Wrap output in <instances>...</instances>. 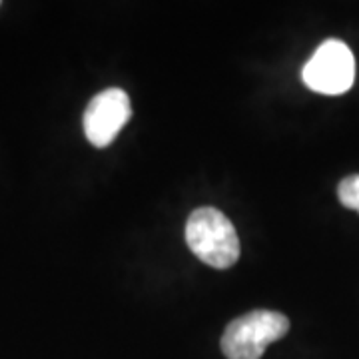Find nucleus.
<instances>
[{
  "label": "nucleus",
  "instance_id": "3",
  "mask_svg": "<svg viewBox=\"0 0 359 359\" xmlns=\"http://www.w3.org/2000/svg\"><path fill=\"white\" fill-rule=\"evenodd\" d=\"M302 78L309 90L320 94L337 96L347 92L355 80V60L349 46L341 40H325L304 66Z\"/></svg>",
  "mask_w": 359,
  "mask_h": 359
},
{
  "label": "nucleus",
  "instance_id": "4",
  "mask_svg": "<svg viewBox=\"0 0 359 359\" xmlns=\"http://www.w3.org/2000/svg\"><path fill=\"white\" fill-rule=\"evenodd\" d=\"M132 116L128 94L122 88H106L96 94L84 112V134L92 146L106 148L116 140L118 132L128 124Z\"/></svg>",
  "mask_w": 359,
  "mask_h": 359
},
{
  "label": "nucleus",
  "instance_id": "1",
  "mask_svg": "<svg viewBox=\"0 0 359 359\" xmlns=\"http://www.w3.org/2000/svg\"><path fill=\"white\" fill-rule=\"evenodd\" d=\"M186 244L192 254L216 269L240 259V238L228 216L216 208H198L186 222Z\"/></svg>",
  "mask_w": 359,
  "mask_h": 359
},
{
  "label": "nucleus",
  "instance_id": "5",
  "mask_svg": "<svg viewBox=\"0 0 359 359\" xmlns=\"http://www.w3.org/2000/svg\"><path fill=\"white\" fill-rule=\"evenodd\" d=\"M337 196L346 208L359 212V174L341 180V184L337 186Z\"/></svg>",
  "mask_w": 359,
  "mask_h": 359
},
{
  "label": "nucleus",
  "instance_id": "2",
  "mask_svg": "<svg viewBox=\"0 0 359 359\" xmlns=\"http://www.w3.org/2000/svg\"><path fill=\"white\" fill-rule=\"evenodd\" d=\"M290 332V320L271 309H256L240 316L222 335V351L228 359H259L269 344Z\"/></svg>",
  "mask_w": 359,
  "mask_h": 359
}]
</instances>
